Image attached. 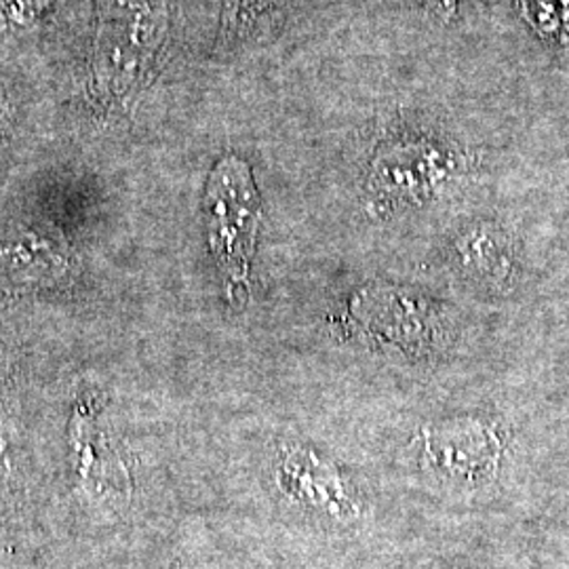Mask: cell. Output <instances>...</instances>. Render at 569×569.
I'll return each mask as SVG.
<instances>
[{"instance_id": "cell-1", "label": "cell", "mask_w": 569, "mask_h": 569, "mask_svg": "<svg viewBox=\"0 0 569 569\" xmlns=\"http://www.w3.org/2000/svg\"><path fill=\"white\" fill-rule=\"evenodd\" d=\"M207 203L213 251L226 274L239 283L247 277L260 220V199L247 164L239 159H226L218 164L209 183Z\"/></svg>"}, {"instance_id": "cell-2", "label": "cell", "mask_w": 569, "mask_h": 569, "mask_svg": "<svg viewBox=\"0 0 569 569\" xmlns=\"http://www.w3.org/2000/svg\"><path fill=\"white\" fill-rule=\"evenodd\" d=\"M425 439L428 462L448 479L479 481L491 477L498 465L500 443L483 422L460 420L428 428Z\"/></svg>"}, {"instance_id": "cell-3", "label": "cell", "mask_w": 569, "mask_h": 569, "mask_svg": "<svg viewBox=\"0 0 569 569\" xmlns=\"http://www.w3.org/2000/svg\"><path fill=\"white\" fill-rule=\"evenodd\" d=\"M283 472L287 486H291L293 493H298L306 505L323 507L326 512L340 519L355 512L348 505L338 472L323 460H319V456H315L312 451L302 449L289 456L284 460Z\"/></svg>"}, {"instance_id": "cell-4", "label": "cell", "mask_w": 569, "mask_h": 569, "mask_svg": "<svg viewBox=\"0 0 569 569\" xmlns=\"http://www.w3.org/2000/svg\"><path fill=\"white\" fill-rule=\"evenodd\" d=\"M465 260L468 264L477 266L481 274L496 277V274H507L510 266L509 243L505 237L488 232H477L475 237H468L467 243L462 247Z\"/></svg>"}, {"instance_id": "cell-5", "label": "cell", "mask_w": 569, "mask_h": 569, "mask_svg": "<svg viewBox=\"0 0 569 569\" xmlns=\"http://www.w3.org/2000/svg\"><path fill=\"white\" fill-rule=\"evenodd\" d=\"M274 2L277 0H230L228 20L241 23V21L249 20V18H258V13L270 9Z\"/></svg>"}, {"instance_id": "cell-6", "label": "cell", "mask_w": 569, "mask_h": 569, "mask_svg": "<svg viewBox=\"0 0 569 569\" xmlns=\"http://www.w3.org/2000/svg\"><path fill=\"white\" fill-rule=\"evenodd\" d=\"M427 4L439 18L446 20H451L458 11V0H427Z\"/></svg>"}, {"instance_id": "cell-7", "label": "cell", "mask_w": 569, "mask_h": 569, "mask_svg": "<svg viewBox=\"0 0 569 569\" xmlns=\"http://www.w3.org/2000/svg\"><path fill=\"white\" fill-rule=\"evenodd\" d=\"M7 475H9V467H7V453H4V437H2V428H0V502L7 489Z\"/></svg>"}]
</instances>
